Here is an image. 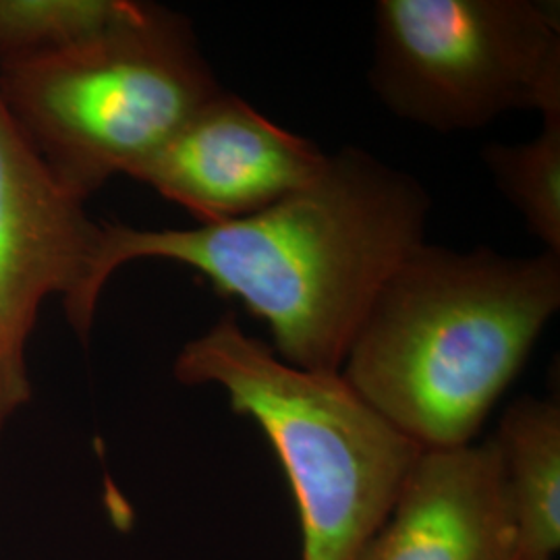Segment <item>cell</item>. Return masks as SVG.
Wrapping results in <instances>:
<instances>
[{
	"label": "cell",
	"instance_id": "6da1fadb",
	"mask_svg": "<svg viewBox=\"0 0 560 560\" xmlns=\"http://www.w3.org/2000/svg\"><path fill=\"white\" fill-rule=\"evenodd\" d=\"M430 198L418 180L345 148L298 194L237 221L187 229L102 222L88 282L96 314L120 266L177 261L266 322L280 360L339 374L382 284L423 243Z\"/></svg>",
	"mask_w": 560,
	"mask_h": 560
},
{
	"label": "cell",
	"instance_id": "7a4b0ae2",
	"mask_svg": "<svg viewBox=\"0 0 560 560\" xmlns=\"http://www.w3.org/2000/svg\"><path fill=\"white\" fill-rule=\"evenodd\" d=\"M560 307V256L418 245L382 284L342 378L423 451L476 442Z\"/></svg>",
	"mask_w": 560,
	"mask_h": 560
},
{
	"label": "cell",
	"instance_id": "3957f363",
	"mask_svg": "<svg viewBox=\"0 0 560 560\" xmlns=\"http://www.w3.org/2000/svg\"><path fill=\"white\" fill-rule=\"evenodd\" d=\"M180 384H214L260 425L298 502L301 560H358L421 455L342 374L301 370L224 314L183 345Z\"/></svg>",
	"mask_w": 560,
	"mask_h": 560
},
{
	"label": "cell",
	"instance_id": "277c9868",
	"mask_svg": "<svg viewBox=\"0 0 560 560\" xmlns=\"http://www.w3.org/2000/svg\"><path fill=\"white\" fill-rule=\"evenodd\" d=\"M221 90L191 25L145 2L98 38L0 60V101L81 200L129 175Z\"/></svg>",
	"mask_w": 560,
	"mask_h": 560
},
{
	"label": "cell",
	"instance_id": "5b68a950",
	"mask_svg": "<svg viewBox=\"0 0 560 560\" xmlns=\"http://www.w3.org/2000/svg\"><path fill=\"white\" fill-rule=\"evenodd\" d=\"M374 13L370 83L400 119L463 131L560 106L559 4L381 0Z\"/></svg>",
	"mask_w": 560,
	"mask_h": 560
},
{
	"label": "cell",
	"instance_id": "8992f818",
	"mask_svg": "<svg viewBox=\"0 0 560 560\" xmlns=\"http://www.w3.org/2000/svg\"><path fill=\"white\" fill-rule=\"evenodd\" d=\"M83 203L0 101V432L32 399L25 347L44 300L60 295L73 330L90 337L96 314L88 282L102 222L92 221Z\"/></svg>",
	"mask_w": 560,
	"mask_h": 560
},
{
	"label": "cell",
	"instance_id": "52a82bcc",
	"mask_svg": "<svg viewBox=\"0 0 560 560\" xmlns=\"http://www.w3.org/2000/svg\"><path fill=\"white\" fill-rule=\"evenodd\" d=\"M330 154L221 90L127 177L179 203L198 224L237 221L298 194Z\"/></svg>",
	"mask_w": 560,
	"mask_h": 560
},
{
	"label": "cell",
	"instance_id": "ba28073f",
	"mask_svg": "<svg viewBox=\"0 0 560 560\" xmlns=\"http://www.w3.org/2000/svg\"><path fill=\"white\" fill-rule=\"evenodd\" d=\"M358 560H520L492 441L421 451Z\"/></svg>",
	"mask_w": 560,
	"mask_h": 560
},
{
	"label": "cell",
	"instance_id": "9c48e42d",
	"mask_svg": "<svg viewBox=\"0 0 560 560\" xmlns=\"http://www.w3.org/2000/svg\"><path fill=\"white\" fill-rule=\"evenodd\" d=\"M490 441L501 465L520 560H555L560 548L559 400H515Z\"/></svg>",
	"mask_w": 560,
	"mask_h": 560
},
{
	"label": "cell",
	"instance_id": "30bf717a",
	"mask_svg": "<svg viewBox=\"0 0 560 560\" xmlns=\"http://www.w3.org/2000/svg\"><path fill=\"white\" fill-rule=\"evenodd\" d=\"M534 140L492 143L483 150V162L544 252L560 256V106L544 110Z\"/></svg>",
	"mask_w": 560,
	"mask_h": 560
},
{
	"label": "cell",
	"instance_id": "8fae6325",
	"mask_svg": "<svg viewBox=\"0 0 560 560\" xmlns=\"http://www.w3.org/2000/svg\"><path fill=\"white\" fill-rule=\"evenodd\" d=\"M131 0H0V60L36 57L98 38Z\"/></svg>",
	"mask_w": 560,
	"mask_h": 560
}]
</instances>
